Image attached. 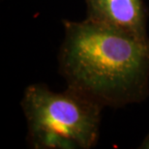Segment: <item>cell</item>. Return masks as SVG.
Instances as JSON below:
<instances>
[{
  "label": "cell",
  "mask_w": 149,
  "mask_h": 149,
  "mask_svg": "<svg viewBox=\"0 0 149 149\" xmlns=\"http://www.w3.org/2000/svg\"><path fill=\"white\" fill-rule=\"evenodd\" d=\"M87 19L139 39H148L143 0H85Z\"/></svg>",
  "instance_id": "obj_3"
},
{
  "label": "cell",
  "mask_w": 149,
  "mask_h": 149,
  "mask_svg": "<svg viewBox=\"0 0 149 149\" xmlns=\"http://www.w3.org/2000/svg\"><path fill=\"white\" fill-rule=\"evenodd\" d=\"M141 148H144V149H149V135L145 138V139L142 141V143L141 145Z\"/></svg>",
  "instance_id": "obj_4"
},
{
  "label": "cell",
  "mask_w": 149,
  "mask_h": 149,
  "mask_svg": "<svg viewBox=\"0 0 149 149\" xmlns=\"http://www.w3.org/2000/svg\"><path fill=\"white\" fill-rule=\"evenodd\" d=\"M60 73L103 107L120 108L149 94V38L139 39L85 19L64 22Z\"/></svg>",
  "instance_id": "obj_1"
},
{
  "label": "cell",
  "mask_w": 149,
  "mask_h": 149,
  "mask_svg": "<svg viewBox=\"0 0 149 149\" xmlns=\"http://www.w3.org/2000/svg\"><path fill=\"white\" fill-rule=\"evenodd\" d=\"M22 107L33 148L89 149L98 142L103 107L76 89L57 93L44 84L29 85Z\"/></svg>",
  "instance_id": "obj_2"
}]
</instances>
